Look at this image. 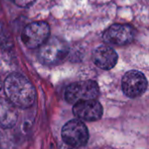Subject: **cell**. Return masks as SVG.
<instances>
[{
    "label": "cell",
    "mask_w": 149,
    "mask_h": 149,
    "mask_svg": "<svg viewBox=\"0 0 149 149\" xmlns=\"http://www.w3.org/2000/svg\"><path fill=\"white\" fill-rule=\"evenodd\" d=\"M134 35L135 31L131 25L114 24L105 31L103 40L108 44L124 46L131 43L134 39Z\"/></svg>",
    "instance_id": "7"
},
{
    "label": "cell",
    "mask_w": 149,
    "mask_h": 149,
    "mask_svg": "<svg viewBox=\"0 0 149 149\" xmlns=\"http://www.w3.org/2000/svg\"><path fill=\"white\" fill-rule=\"evenodd\" d=\"M12 2L17 6L26 8V7H30L31 5H32L36 2V0H12Z\"/></svg>",
    "instance_id": "11"
},
{
    "label": "cell",
    "mask_w": 149,
    "mask_h": 149,
    "mask_svg": "<svg viewBox=\"0 0 149 149\" xmlns=\"http://www.w3.org/2000/svg\"><path fill=\"white\" fill-rule=\"evenodd\" d=\"M50 37V26L45 21H36L27 25L21 34L23 43L28 48L40 47Z\"/></svg>",
    "instance_id": "5"
},
{
    "label": "cell",
    "mask_w": 149,
    "mask_h": 149,
    "mask_svg": "<svg viewBox=\"0 0 149 149\" xmlns=\"http://www.w3.org/2000/svg\"><path fill=\"white\" fill-rule=\"evenodd\" d=\"M121 86L125 95L130 98L141 97L148 89V80L143 73L138 70L127 72L121 81Z\"/></svg>",
    "instance_id": "6"
},
{
    "label": "cell",
    "mask_w": 149,
    "mask_h": 149,
    "mask_svg": "<svg viewBox=\"0 0 149 149\" xmlns=\"http://www.w3.org/2000/svg\"><path fill=\"white\" fill-rule=\"evenodd\" d=\"M61 136L63 141L68 147L79 148L86 145L89 140V132L82 121L72 119L63 126Z\"/></svg>",
    "instance_id": "4"
},
{
    "label": "cell",
    "mask_w": 149,
    "mask_h": 149,
    "mask_svg": "<svg viewBox=\"0 0 149 149\" xmlns=\"http://www.w3.org/2000/svg\"><path fill=\"white\" fill-rule=\"evenodd\" d=\"M93 63L101 69L109 70L113 68L118 61V54L113 48L107 45L98 47L93 53Z\"/></svg>",
    "instance_id": "9"
},
{
    "label": "cell",
    "mask_w": 149,
    "mask_h": 149,
    "mask_svg": "<svg viewBox=\"0 0 149 149\" xmlns=\"http://www.w3.org/2000/svg\"><path fill=\"white\" fill-rule=\"evenodd\" d=\"M2 87H3V83H2V80H1V78H0V90H1V89H2Z\"/></svg>",
    "instance_id": "12"
},
{
    "label": "cell",
    "mask_w": 149,
    "mask_h": 149,
    "mask_svg": "<svg viewBox=\"0 0 149 149\" xmlns=\"http://www.w3.org/2000/svg\"><path fill=\"white\" fill-rule=\"evenodd\" d=\"M3 90L8 101L15 107L29 108L36 100L35 87L24 76L18 73H12L7 76Z\"/></svg>",
    "instance_id": "1"
},
{
    "label": "cell",
    "mask_w": 149,
    "mask_h": 149,
    "mask_svg": "<svg viewBox=\"0 0 149 149\" xmlns=\"http://www.w3.org/2000/svg\"><path fill=\"white\" fill-rule=\"evenodd\" d=\"M0 30H1V26H0Z\"/></svg>",
    "instance_id": "13"
},
{
    "label": "cell",
    "mask_w": 149,
    "mask_h": 149,
    "mask_svg": "<svg viewBox=\"0 0 149 149\" xmlns=\"http://www.w3.org/2000/svg\"><path fill=\"white\" fill-rule=\"evenodd\" d=\"M72 113L80 121H97L103 115V107L96 99L86 100L75 104Z\"/></svg>",
    "instance_id": "8"
},
{
    "label": "cell",
    "mask_w": 149,
    "mask_h": 149,
    "mask_svg": "<svg viewBox=\"0 0 149 149\" xmlns=\"http://www.w3.org/2000/svg\"><path fill=\"white\" fill-rule=\"evenodd\" d=\"M100 95L98 83L93 80L79 81L68 85L65 91L66 102L75 105L79 102L96 99Z\"/></svg>",
    "instance_id": "3"
},
{
    "label": "cell",
    "mask_w": 149,
    "mask_h": 149,
    "mask_svg": "<svg viewBox=\"0 0 149 149\" xmlns=\"http://www.w3.org/2000/svg\"><path fill=\"white\" fill-rule=\"evenodd\" d=\"M69 51L66 41L58 37H52L39 47L38 58L44 64L58 65L66 59Z\"/></svg>",
    "instance_id": "2"
},
{
    "label": "cell",
    "mask_w": 149,
    "mask_h": 149,
    "mask_svg": "<svg viewBox=\"0 0 149 149\" xmlns=\"http://www.w3.org/2000/svg\"><path fill=\"white\" fill-rule=\"evenodd\" d=\"M17 120L16 107L7 99L0 97V127L8 129L13 127Z\"/></svg>",
    "instance_id": "10"
}]
</instances>
